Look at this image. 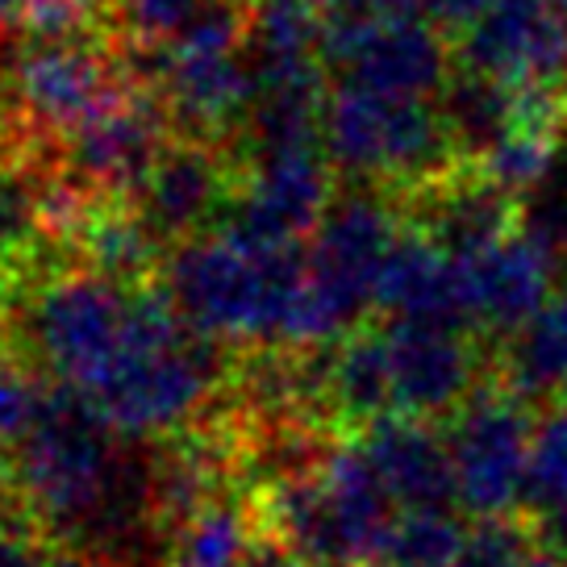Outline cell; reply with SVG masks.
I'll use <instances>...</instances> for the list:
<instances>
[{
  "mask_svg": "<svg viewBox=\"0 0 567 567\" xmlns=\"http://www.w3.org/2000/svg\"><path fill=\"white\" fill-rule=\"evenodd\" d=\"M467 530L460 509H405L392 517L375 567H460Z\"/></svg>",
  "mask_w": 567,
  "mask_h": 567,
  "instance_id": "obj_22",
  "label": "cell"
},
{
  "mask_svg": "<svg viewBox=\"0 0 567 567\" xmlns=\"http://www.w3.org/2000/svg\"><path fill=\"white\" fill-rule=\"evenodd\" d=\"M334 163L326 146L247 151V176L217 230L250 247H305L334 205Z\"/></svg>",
  "mask_w": 567,
  "mask_h": 567,
  "instance_id": "obj_10",
  "label": "cell"
},
{
  "mask_svg": "<svg viewBox=\"0 0 567 567\" xmlns=\"http://www.w3.org/2000/svg\"><path fill=\"white\" fill-rule=\"evenodd\" d=\"M217 380V342L196 334L163 288H142L125 351L84 401L117 439H163L193 422Z\"/></svg>",
  "mask_w": 567,
  "mask_h": 567,
  "instance_id": "obj_3",
  "label": "cell"
},
{
  "mask_svg": "<svg viewBox=\"0 0 567 567\" xmlns=\"http://www.w3.org/2000/svg\"><path fill=\"white\" fill-rule=\"evenodd\" d=\"M375 313L384 321H430L467 330L460 259L405 221V234L396 238L375 288Z\"/></svg>",
  "mask_w": 567,
  "mask_h": 567,
  "instance_id": "obj_19",
  "label": "cell"
},
{
  "mask_svg": "<svg viewBox=\"0 0 567 567\" xmlns=\"http://www.w3.org/2000/svg\"><path fill=\"white\" fill-rule=\"evenodd\" d=\"M42 196L47 184H34L18 163H0V264L25 259L47 234Z\"/></svg>",
  "mask_w": 567,
  "mask_h": 567,
  "instance_id": "obj_24",
  "label": "cell"
},
{
  "mask_svg": "<svg viewBox=\"0 0 567 567\" xmlns=\"http://www.w3.org/2000/svg\"><path fill=\"white\" fill-rule=\"evenodd\" d=\"M230 167L209 142H167L138 188V217L159 243H193L230 205Z\"/></svg>",
  "mask_w": 567,
  "mask_h": 567,
  "instance_id": "obj_16",
  "label": "cell"
},
{
  "mask_svg": "<svg viewBox=\"0 0 567 567\" xmlns=\"http://www.w3.org/2000/svg\"><path fill=\"white\" fill-rule=\"evenodd\" d=\"M0 30L25 38L89 34V0H0Z\"/></svg>",
  "mask_w": 567,
  "mask_h": 567,
  "instance_id": "obj_27",
  "label": "cell"
},
{
  "mask_svg": "<svg viewBox=\"0 0 567 567\" xmlns=\"http://www.w3.org/2000/svg\"><path fill=\"white\" fill-rule=\"evenodd\" d=\"M163 117L167 113L155 101L125 96L117 109L68 138L71 179H80V188H96L101 196H138L151 167L167 151Z\"/></svg>",
  "mask_w": 567,
  "mask_h": 567,
  "instance_id": "obj_17",
  "label": "cell"
},
{
  "mask_svg": "<svg viewBox=\"0 0 567 567\" xmlns=\"http://www.w3.org/2000/svg\"><path fill=\"white\" fill-rule=\"evenodd\" d=\"M405 234V205L384 188L354 184L334 196L321 226L305 243L309 288H305L301 351L334 347L375 313V288L396 238Z\"/></svg>",
  "mask_w": 567,
  "mask_h": 567,
  "instance_id": "obj_6",
  "label": "cell"
},
{
  "mask_svg": "<svg viewBox=\"0 0 567 567\" xmlns=\"http://www.w3.org/2000/svg\"><path fill=\"white\" fill-rule=\"evenodd\" d=\"M559 243L543 226H522L480 255H463V321L488 347H501L530 326L559 292Z\"/></svg>",
  "mask_w": 567,
  "mask_h": 567,
  "instance_id": "obj_14",
  "label": "cell"
},
{
  "mask_svg": "<svg viewBox=\"0 0 567 567\" xmlns=\"http://www.w3.org/2000/svg\"><path fill=\"white\" fill-rule=\"evenodd\" d=\"M213 4L221 0H117V18L138 47L155 51L184 34L196 18H205Z\"/></svg>",
  "mask_w": 567,
  "mask_h": 567,
  "instance_id": "obj_25",
  "label": "cell"
},
{
  "mask_svg": "<svg viewBox=\"0 0 567 567\" xmlns=\"http://www.w3.org/2000/svg\"><path fill=\"white\" fill-rule=\"evenodd\" d=\"M543 4H550V9L559 13V18H567V0H543Z\"/></svg>",
  "mask_w": 567,
  "mask_h": 567,
  "instance_id": "obj_33",
  "label": "cell"
},
{
  "mask_svg": "<svg viewBox=\"0 0 567 567\" xmlns=\"http://www.w3.org/2000/svg\"><path fill=\"white\" fill-rule=\"evenodd\" d=\"M496 380L517 392L526 405L550 409L567 401V297L522 326L509 342L496 347Z\"/></svg>",
  "mask_w": 567,
  "mask_h": 567,
  "instance_id": "obj_20",
  "label": "cell"
},
{
  "mask_svg": "<svg viewBox=\"0 0 567 567\" xmlns=\"http://www.w3.org/2000/svg\"><path fill=\"white\" fill-rule=\"evenodd\" d=\"M138 292V284H122L84 267L54 276L30 297L25 342L38 363L59 380V389L89 396L101 384V375L130 342Z\"/></svg>",
  "mask_w": 567,
  "mask_h": 567,
  "instance_id": "obj_8",
  "label": "cell"
},
{
  "mask_svg": "<svg viewBox=\"0 0 567 567\" xmlns=\"http://www.w3.org/2000/svg\"><path fill=\"white\" fill-rule=\"evenodd\" d=\"M305 288V247H250L221 230L179 243L163 271V292L196 334L264 351H301Z\"/></svg>",
  "mask_w": 567,
  "mask_h": 567,
  "instance_id": "obj_2",
  "label": "cell"
},
{
  "mask_svg": "<svg viewBox=\"0 0 567 567\" xmlns=\"http://www.w3.org/2000/svg\"><path fill=\"white\" fill-rule=\"evenodd\" d=\"M509 567H567V559H564V555H555V550H550L547 543L538 538V543H534L530 550H522V555H517Z\"/></svg>",
  "mask_w": 567,
  "mask_h": 567,
  "instance_id": "obj_30",
  "label": "cell"
},
{
  "mask_svg": "<svg viewBox=\"0 0 567 567\" xmlns=\"http://www.w3.org/2000/svg\"><path fill=\"white\" fill-rule=\"evenodd\" d=\"M9 92L30 125L63 138L130 96L117 68L89 34L21 38L9 59Z\"/></svg>",
  "mask_w": 567,
  "mask_h": 567,
  "instance_id": "obj_11",
  "label": "cell"
},
{
  "mask_svg": "<svg viewBox=\"0 0 567 567\" xmlns=\"http://www.w3.org/2000/svg\"><path fill=\"white\" fill-rule=\"evenodd\" d=\"M47 567H101V564H92L84 550H51Z\"/></svg>",
  "mask_w": 567,
  "mask_h": 567,
  "instance_id": "obj_31",
  "label": "cell"
},
{
  "mask_svg": "<svg viewBox=\"0 0 567 567\" xmlns=\"http://www.w3.org/2000/svg\"><path fill=\"white\" fill-rule=\"evenodd\" d=\"M389 359L392 417L446 422L496 372V351L460 326L380 321Z\"/></svg>",
  "mask_w": 567,
  "mask_h": 567,
  "instance_id": "obj_12",
  "label": "cell"
},
{
  "mask_svg": "<svg viewBox=\"0 0 567 567\" xmlns=\"http://www.w3.org/2000/svg\"><path fill=\"white\" fill-rule=\"evenodd\" d=\"M51 550H42L30 530H13V526H0V567H47Z\"/></svg>",
  "mask_w": 567,
  "mask_h": 567,
  "instance_id": "obj_29",
  "label": "cell"
},
{
  "mask_svg": "<svg viewBox=\"0 0 567 567\" xmlns=\"http://www.w3.org/2000/svg\"><path fill=\"white\" fill-rule=\"evenodd\" d=\"M396 505L359 443L326 446L267 488V526L301 567H375Z\"/></svg>",
  "mask_w": 567,
  "mask_h": 567,
  "instance_id": "obj_4",
  "label": "cell"
},
{
  "mask_svg": "<svg viewBox=\"0 0 567 567\" xmlns=\"http://www.w3.org/2000/svg\"><path fill=\"white\" fill-rule=\"evenodd\" d=\"M255 522L243 501L213 496L193 517H184L167 547V567H247L255 555Z\"/></svg>",
  "mask_w": 567,
  "mask_h": 567,
  "instance_id": "obj_21",
  "label": "cell"
},
{
  "mask_svg": "<svg viewBox=\"0 0 567 567\" xmlns=\"http://www.w3.org/2000/svg\"><path fill=\"white\" fill-rule=\"evenodd\" d=\"M301 4H309V9H313V13H321V18H334L347 0H301Z\"/></svg>",
  "mask_w": 567,
  "mask_h": 567,
  "instance_id": "obj_32",
  "label": "cell"
},
{
  "mask_svg": "<svg viewBox=\"0 0 567 567\" xmlns=\"http://www.w3.org/2000/svg\"><path fill=\"white\" fill-rule=\"evenodd\" d=\"M326 68L338 84L439 101L455 71V47L425 18H330Z\"/></svg>",
  "mask_w": 567,
  "mask_h": 567,
  "instance_id": "obj_13",
  "label": "cell"
},
{
  "mask_svg": "<svg viewBox=\"0 0 567 567\" xmlns=\"http://www.w3.org/2000/svg\"><path fill=\"white\" fill-rule=\"evenodd\" d=\"M47 396L51 389H42L38 375H30L18 363H0V451L13 455L25 443V434L47 409Z\"/></svg>",
  "mask_w": 567,
  "mask_h": 567,
  "instance_id": "obj_26",
  "label": "cell"
},
{
  "mask_svg": "<svg viewBox=\"0 0 567 567\" xmlns=\"http://www.w3.org/2000/svg\"><path fill=\"white\" fill-rule=\"evenodd\" d=\"M9 480L51 530H89L101 543L134 538L155 514V467L130 463L105 417L71 389H51L47 409L13 451Z\"/></svg>",
  "mask_w": 567,
  "mask_h": 567,
  "instance_id": "obj_1",
  "label": "cell"
},
{
  "mask_svg": "<svg viewBox=\"0 0 567 567\" xmlns=\"http://www.w3.org/2000/svg\"><path fill=\"white\" fill-rule=\"evenodd\" d=\"M75 243L89 259V271L113 276L122 284H134L151 267L159 238L146 230V221L138 217V209H101L89 213L84 230L75 234Z\"/></svg>",
  "mask_w": 567,
  "mask_h": 567,
  "instance_id": "obj_23",
  "label": "cell"
},
{
  "mask_svg": "<svg viewBox=\"0 0 567 567\" xmlns=\"http://www.w3.org/2000/svg\"><path fill=\"white\" fill-rule=\"evenodd\" d=\"M354 443L368 455L384 493L392 496L396 514H405V509H460L443 425L413 422V417H384V422L359 430Z\"/></svg>",
  "mask_w": 567,
  "mask_h": 567,
  "instance_id": "obj_18",
  "label": "cell"
},
{
  "mask_svg": "<svg viewBox=\"0 0 567 567\" xmlns=\"http://www.w3.org/2000/svg\"><path fill=\"white\" fill-rule=\"evenodd\" d=\"M455 68L505 89L567 80V18L543 0H493V9L460 38Z\"/></svg>",
  "mask_w": 567,
  "mask_h": 567,
  "instance_id": "obj_15",
  "label": "cell"
},
{
  "mask_svg": "<svg viewBox=\"0 0 567 567\" xmlns=\"http://www.w3.org/2000/svg\"><path fill=\"white\" fill-rule=\"evenodd\" d=\"M488 9H493V0H422V18L430 21L451 47H460V38L467 34Z\"/></svg>",
  "mask_w": 567,
  "mask_h": 567,
  "instance_id": "obj_28",
  "label": "cell"
},
{
  "mask_svg": "<svg viewBox=\"0 0 567 567\" xmlns=\"http://www.w3.org/2000/svg\"><path fill=\"white\" fill-rule=\"evenodd\" d=\"M538 409L526 405L501 380H484L476 396L443 422L455 472V505L472 522L526 517Z\"/></svg>",
  "mask_w": 567,
  "mask_h": 567,
  "instance_id": "obj_9",
  "label": "cell"
},
{
  "mask_svg": "<svg viewBox=\"0 0 567 567\" xmlns=\"http://www.w3.org/2000/svg\"><path fill=\"white\" fill-rule=\"evenodd\" d=\"M321 142L338 176L384 188L396 200L422 196L463 167L455 134L439 101L338 84L326 101Z\"/></svg>",
  "mask_w": 567,
  "mask_h": 567,
  "instance_id": "obj_5",
  "label": "cell"
},
{
  "mask_svg": "<svg viewBox=\"0 0 567 567\" xmlns=\"http://www.w3.org/2000/svg\"><path fill=\"white\" fill-rule=\"evenodd\" d=\"M155 89L163 113L196 142L247 130L255 75L247 59V13L221 0L167 47H155Z\"/></svg>",
  "mask_w": 567,
  "mask_h": 567,
  "instance_id": "obj_7",
  "label": "cell"
}]
</instances>
